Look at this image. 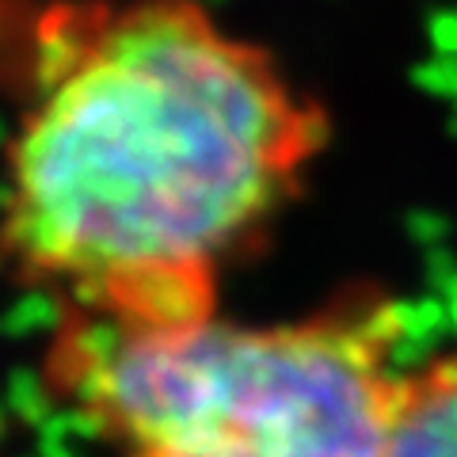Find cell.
Masks as SVG:
<instances>
[{"mask_svg":"<svg viewBox=\"0 0 457 457\" xmlns=\"http://www.w3.org/2000/svg\"><path fill=\"white\" fill-rule=\"evenodd\" d=\"M385 457H457V359L404 381Z\"/></svg>","mask_w":457,"mask_h":457,"instance_id":"obj_3","label":"cell"},{"mask_svg":"<svg viewBox=\"0 0 457 457\" xmlns=\"http://www.w3.org/2000/svg\"><path fill=\"white\" fill-rule=\"evenodd\" d=\"M396 332L385 302L275 328L57 312L46 378L114 457H385Z\"/></svg>","mask_w":457,"mask_h":457,"instance_id":"obj_2","label":"cell"},{"mask_svg":"<svg viewBox=\"0 0 457 457\" xmlns=\"http://www.w3.org/2000/svg\"><path fill=\"white\" fill-rule=\"evenodd\" d=\"M324 141L317 99L198 0H69L4 145L0 255L57 312L206 320Z\"/></svg>","mask_w":457,"mask_h":457,"instance_id":"obj_1","label":"cell"}]
</instances>
